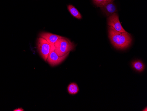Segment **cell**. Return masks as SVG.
<instances>
[{
  "label": "cell",
  "instance_id": "cell-1",
  "mask_svg": "<svg viewBox=\"0 0 147 111\" xmlns=\"http://www.w3.org/2000/svg\"><path fill=\"white\" fill-rule=\"evenodd\" d=\"M109 38L115 48L124 49L128 48L131 45L132 38L127 32L116 31L111 27L109 26Z\"/></svg>",
  "mask_w": 147,
  "mask_h": 111
},
{
  "label": "cell",
  "instance_id": "cell-2",
  "mask_svg": "<svg viewBox=\"0 0 147 111\" xmlns=\"http://www.w3.org/2000/svg\"><path fill=\"white\" fill-rule=\"evenodd\" d=\"M55 51L59 56H62L75 49V45L68 39L61 37L54 44Z\"/></svg>",
  "mask_w": 147,
  "mask_h": 111
},
{
  "label": "cell",
  "instance_id": "cell-3",
  "mask_svg": "<svg viewBox=\"0 0 147 111\" xmlns=\"http://www.w3.org/2000/svg\"><path fill=\"white\" fill-rule=\"evenodd\" d=\"M37 48L40 55L45 61H47L51 50V44L43 38H38L37 43Z\"/></svg>",
  "mask_w": 147,
  "mask_h": 111
},
{
  "label": "cell",
  "instance_id": "cell-4",
  "mask_svg": "<svg viewBox=\"0 0 147 111\" xmlns=\"http://www.w3.org/2000/svg\"><path fill=\"white\" fill-rule=\"evenodd\" d=\"M69 53L67 54L62 56H59L55 51L54 44H51V50L49 54L47 61L52 67L57 66L63 62L68 56Z\"/></svg>",
  "mask_w": 147,
  "mask_h": 111
},
{
  "label": "cell",
  "instance_id": "cell-5",
  "mask_svg": "<svg viewBox=\"0 0 147 111\" xmlns=\"http://www.w3.org/2000/svg\"><path fill=\"white\" fill-rule=\"evenodd\" d=\"M108 25L111 27L116 31L120 32H125L124 29L122 27L121 23L119 20L118 15L116 12L113 14L112 15L109 16L108 19Z\"/></svg>",
  "mask_w": 147,
  "mask_h": 111
},
{
  "label": "cell",
  "instance_id": "cell-6",
  "mask_svg": "<svg viewBox=\"0 0 147 111\" xmlns=\"http://www.w3.org/2000/svg\"><path fill=\"white\" fill-rule=\"evenodd\" d=\"M113 1H109L100 8L108 16H110L117 11L116 6L113 2Z\"/></svg>",
  "mask_w": 147,
  "mask_h": 111
},
{
  "label": "cell",
  "instance_id": "cell-7",
  "mask_svg": "<svg viewBox=\"0 0 147 111\" xmlns=\"http://www.w3.org/2000/svg\"><path fill=\"white\" fill-rule=\"evenodd\" d=\"M40 36L45 39L51 44H54L62 36L57 35L53 34L48 32H42L40 34Z\"/></svg>",
  "mask_w": 147,
  "mask_h": 111
},
{
  "label": "cell",
  "instance_id": "cell-8",
  "mask_svg": "<svg viewBox=\"0 0 147 111\" xmlns=\"http://www.w3.org/2000/svg\"><path fill=\"white\" fill-rule=\"evenodd\" d=\"M133 68L139 72H142L144 70L145 66L144 64L141 60H136L132 63Z\"/></svg>",
  "mask_w": 147,
  "mask_h": 111
},
{
  "label": "cell",
  "instance_id": "cell-9",
  "mask_svg": "<svg viewBox=\"0 0 147 111\" xmlns=\"http://www.w3.org/2000/svg\"><path fill=\"white\" fill-rule=\"evenodd\" d=\"M67 9L70 12V14L75 18L78 19H81L82 18V16L80 14L79 12L77 10L76 7L72 5H68L67 6Z\"/></svg>",
  "mask_w": 147,
  "mask_h": 111
},
{
  "label": "cell",
  "instance_id": "cell-10",
  "mask_svg": "<svg viewBox=\"0 0 147 111\" xmlns=\"http://www.w3.org/2000/svg\"><path fill=\"white\" fill-rule=\"evenodd\" d=\"M68 93L71 95H75L77 94L79 91V88L77 84L72 83L69 84L67 87Z\"/></svg>",
  "mask_w": 147,
  "mask_h": 111
},
{
  "label": "cell",
  "instance_id": "cell-11",
  "mask_svg": "<svg viewBox=\"0 0 147 111\" xmlns=\"http://www.w3.org/2000/svg\"><path fill=\"white\" fill-rule=\"evenodd\" d=\"M114 0H93V2L97 7H101L107 3Z\"/></svg>",
  "mask_w": 147,
  "mask_h": 111
},
{
  "label": "cell",
  "instance_id": "cell-12",
  "mask_svg": "<svg viewBox=\"0 0 147 111\" xmlns=\"http://www.w3.org/2000/svg\"><path fill=\"white\" fill-rule=\"evenodd\" d=\"M14 111H24V109L21 108H17V109H14V110H13Z\"/></svg>",
  "mask_w": 147,
  "mask_h": 111
}]
</instances>
